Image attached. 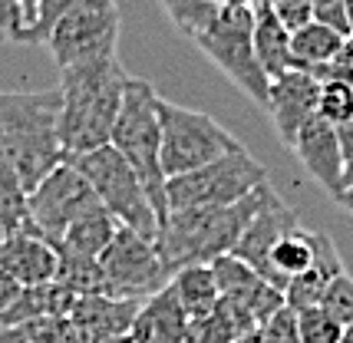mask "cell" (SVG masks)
<instances>
[{"instance_id":"cell-13","label":"cell","mask_w":353,"mask_h":343,"mask_svg":"<svg viewBox=\"0 0 353 343\" xmlns=\"http://www.w3.org/2000/svg\"><path fill=\"white\" fill-rule=\"evenodd\" d=\"M317 96H321V79L304 73V70H291L284 76L271 79L264 110H268V116H271V123L277 129V139L288 149L294 145L304 123L317 116Z\"/></svg>"},{"instance_id":"cell-50","label":"cell","mask_w":353,"mask_h":343,"mask_svg":"<svg viewBox=\"0 0 353 343\" xmlns=\"http://www.w3.org/2000/svg\"><path fill=\"white\" fill-rule=\"evenodd\" d=\"M3 234H7V231H3V228H0V238H3Z\"/></svg>"},{"instance_id":"cell-23","label":"cell","mask_w":353,"mask_h":343,"mask_svg":"<svg viewBox=\"0 0 353 343\" xmlns=\"http://www.w3.org/2000/svg\"><path fill=\"white\" fill-rule=\"evenodd\" d=\"M116 218L106 208H96L86 218H79L70 231L57 241V251L63 258H83V261H99V254L109 248L112 234H116Z\"/></svg>"},{"instance_id":"cell-15","label":"cell","mask_w":353,"mask_h":343,"mask_svg":"<svg viewBox=\"0 0 353 343\" xmlns=\"http://www.w3.org/2000/svg\"><path fill=\"white\" fill-rule=\"evenodd\" d=\"M297 225H301L297 211L277 198V202H271L268 208H261V211L251 218V225L245 228V234L238 238V245L231 251V258L245 261L251 271H258L264 281L271 284V251H274L277 241L288 231H294Z\"/></svg>"},{"instance_id":"cell-35","label":"cell","mask_w":353,"mask_h":343,"mask_svg":"<svg viewBox=\"0 0 353 343\" xmlns=\"http://www.w3.org/2000/svg\"><path fill=\"white\" fill-rule=\"evenodd\" d=\"M0 30L7 33L10 43H30V30H27L20 0H0Z\"/></svg>"},{"instance_id":"cell-25","label":"cell","mask_w":353,"mask_h":343,"mask_svg":"<svg viewBox=\"0 0 353 343\" xmlns=\"http://www.w3.org/2000/svg\"><path fill=\"white\" fill-rule=\"evenodd\" d=\"M251 330H258V324L241 307H234V304L218 297L212 313H205L199 320H188L185 343H234L238 337H245Z\"/></svg>"},{"instance_id":"cell-39","label":"cell","mask_w":353,"mask_h":343,"mask_svg":"<svg viewBox=\"0 0 353 343\" xmlns=\"http://www.w3.org/2000/svg\"><path fill=\"white\" fill-rule=\"evenodd\" d=\"M337 129V142H340V156H343V165H353V116L343 125H334Z\"/></svg>"},{"instance_id":"cell-38","label":"cell","mask_w":353,"mask_h":343,"mask_svg":"<svg viewBox=\"0 0 353 343\" xmlns=\"http://www.w3.org/2000/svg\"><path fill=\"white\" fill-rule=\"evenodd\" d=\"M323 83V79H337V83H347L353 90V33L343 40V47H340V53H337V60L330 63L327 70H323L321 76H317Z\"/></svg>"},{"instance_id":"cell-48","label":"cell","mask_w":353,"mask_h":343,"mask_svg":"<svg viewBox=\"0 0 353 343\" xmlns=\"http://www.w3.org/2000/svg\"><path fill=\"white\" fill-rule=\"evenodd\" d=\"M3 43H10V40H7V33L0 30V47H3Z\"/></svg>"},{"instance_id":"cell-30","label":"cell","mask_w":353,"mask_h":343,"mask_svg":"<svg viewBox=\"0 0 353 343\" xmlns=\"http://www.w3.org/2000/svg\"><path fill=\"white\" fill-rule=\"evenodd\" d=\"M297 313V333H301V343H340L343 340V324L337 317L323 311L321 304L317 307H304Z\"/></svg>"},{"instance_id":"cell-10","label":"cell","mask_w":353,"mask_h":343,"mask_svg":"<svg viewBox=\"0 0 353 343\" xmlns=\"http://www.w3.org/2000/svg\"><path fill=\"white\" fill-rule=\"evenodd\" d=\"M99 274H103V297L112 300H149L165 291L172 271L165 267L155 241L139 238L129 228H116L109 248L99 254Z\"/></svg>"},{"instance_id":"cell-46","label":"cell","mask_w":353,"mask_h":343,"mask_svg":"<svg viewBox=\"0 0 353 343\" xmlns=\"http://www.w3.org/2000/svg\"><path fill=\"white\" fill-rule=\"evenodd\" d=\"M347 20H350V33H353V0H347Z\"/></svg>"},{"instance_id":"cell-42","label":"cell","mask_w":353,"mask_h":343,"mask_svg":"<svg viewBox=\"0 0 353 343\" xmlns=\"http://www.w3.org/2000/svg\"><path fill=\"white\" fill-rule=\"evenodd\" d=\"M218 10H245V7H251L254 0H212Z\"/></svg>"},{"instance_id":"cell-5","label":"cell","mask_w":353,"mask_h":343,"mask_svg":"<svg viewBox=\"0 0 353 343\" xmlns=\"http://www.w3.org/2000/svg\"><path fill=\"white\" fill-rule=\"evenodd\" d=\"M63 162L73 165L90 182L99 205L116 218V225L136 231L145 241L159 238V215H155L152 202H149V195L139 182V175L132 172V165L112 145H103L96 152H86V156H66Z\"/></svg>"},{"instance_id":"cell-33","label":"cell","mask_w":353,"mask_h":343,"mask_svg":"<svg viewBox=\"0 0 353 343\" xmlns=\"http://www.w3.org/2000/svg\"><path fill=\"white\" fill-rule=\"evenodd\" d=\"M261 343H301V333H297V313L291 307H281L274 317H268L261 327Z\"/></svg>"},{"instance_id":"cell-40","label":"cell","mask_w":353,"mask_h":343,"mask_svg":"<svg viewBox=\"0 0 353 343\" xmlns=\"http://www.w3.org/2000/svg\"><path fill=\"white\" fill-rule=\"evenodd\" d=\"M17 294H20V284H17L10 274H3V271H0V317L10 311V304L17 300Z\"/></svg>"},{"instance_id":"cell-26","label":"cell","mask_w":353,"mask_h":343,"mask_svg":"<svg viewBox=\"0 0 353 343\" xmlns=\"http://www.w3.org/2000/svg\"><path fill=\"white\" fill-rule=\"evenodd\" d=\"M169 287L175 291L182 311L188 313V320H199V317L215 311L218 284H215V274H212V264H188L182 271H175Z\"/></svg>"},{"instance_id":"cell-9","label":"cell","mask_w":353,"mask_h":343,"mask_svg":"<svg viewBox=\"0 0 353 343\" xmlns=\"http://www.w3.org/2000/svg\"><path fill=\"white\" fill-rule=\"evenodd\" d=\"M119 3L116 0H79L73 10L53 23L46 33V50L57 63V70L79 66L90 60L116 56L119 43Z\"/></svg>"},{"instance_id":"cell-1","label":"cell","mask_w":353,"mask_h":343,"mask_svg":"<svg viewBox=\"0 0 353 343\" xmlns=\"http://www.w3.org/2000/svg\"><path fill=\"white\" fill-rule=\"evenodd\" d=\"M129 73L119 56L90 60L60 70V145L66 156H86L109 145L112 125L123 106Z\"/></svg>"},{"instance_id":"cell-47","label":"cell","mask_w":353,"mask_h":343,"mask_svg":"<svg viewBox=\"0 0 353 343\" xmlns=\"http://www.w3.org/2000/svg\"><path fill=\"white\" fill-rule=\"evenodd\" d=\"M340 343H353V327L343 330V340H340Z\"/></svg>"},{"instance_id":"cell-12","label":"cell","mask_w":353,"mask_h":343,"mask_svg":"<svg viewBox=\"0 0 353 343\" xmlns=\"http://www.w3.org/2000/svg\"><path fill=\"white\" fill-rule=\"evenodd\" d=\"M212 274H215V284H218V297L234 304V307H241L258 327L268 317H274L281 307H288L284 294L277 291L274 284H268L258 271H251L245 261H238L231 254L212 261Z\"/></svg>"},{"instance_id":"cell-19","label":"cell","mask_w":353,"mask_h":343,"mask_svg":"<svg viewBox=\"0 0 353 343\" xmlns=\"http://www.w3.org/2000/svg\"><path fill=\"white\" fill-rule=\"evenodd\" d=\"M251 20H254V53H258L264 76L277 79V76H284V73H291L294 70L291 30L277 20L274 10L264 0L251 3Z\"/></svg>"},{"instance_id":"cell-21","label":"cell","mask_w":353,"mask_h":343,"mask_svg":"<svg viewBox=\"0 0 353 343\" xmlns=\"http://www.w3.org/2000/svg\"><path fill=\"white\" fill-rule=\"evenodd\" d=\"M321 241H323L321 231H310L304 225H297L294 231H288L274 245V251H271V284H274L281 294L288 291V284L294 278H301L317 261Z\"/></svg>"},{"instance_id":"cell-36","label":"cell","mask_w":353,"mask_h":343,"mask_svg":"<svg viewBox=\"0 0 353 343\" xmlns=\"http://www.w3.org/2000/svg\"><path fill=\"white\" fill-rule=\"evenodd\" d=\"M288 30H301L310 23V0H264Z\"/></svg>"},{"instance_id":"cell-2","label":"cell","mask_w":353,"mask_h":343,"mask_svg":"<svg viewBox=\"0 0 353 343\" xmlns=\"http://www.w3.org/2000/svg\"><path fill=\"white\" fill-rule=\"evenodd\" d=\"M274 188L264 182L254 188L248 198L228 205V208H185V211H169L159 225L155 248L172 274L188 264H212L234 251L238 238L245 234L251 218L277 202Z\"/></svg>"},{"instance_id":"cell-11","label":"cell","mask_w":353,"mask_h":343,"mask_svg":"<svg viewBox=\"0 0 353 343\" xmlns=\"http://www.w3.org/2000/svg\"><path fill=\"white\" fill-rule=\"evenodd\" d=\"M96 208H103V205L90 188V182L73 165L60 162L27 195V228H33L50 245H57L79 218H86Z\"/></svg>"},{"instance_id":"cell-44","label":"cell","mask_w":353,"mask_h":343,"mask_svg":"<svg viewBox=\"0 0 353 343\" xmlns=\"http://www.w3.org/2000/svg\"><path fill=\"white\" fill-rule=\"evenodd\" d=\"M234 343H261V333H258V330H251V333H245V337H238Z\"/></svg>"},{"instance_id":"cell-3","label":"cell","mask_w":353,"mask_h":343,"mask_svg":"<svg viewBox=\"0 0 353 343\" xmlns=\"http://www.w3.org/2000/svg\"><path fill=\"white\" fill-rule=\"evenodd\" d=\"M57 123H60L57 86L0 93V145L14 162L27 195L63 162Z\"/></svg>"},{"instance_id":"cell-22","label":"cell","mask_w":353,"mask_h":343,"mask_svg":"<svg viewBox=\"0 0 353 343\" xmlns=\"http://www.w3.org/2000/svg\"><path fill=\"white\" fill-rule=\"evenodd\" d=\"M73 304H77V294H70L57 281L37 284V287H20L10 311L0 317V330L27 324V320H40V317H70Z\"/></svg>"},{"instance_id":"cell-16","label":"cell","mask_w":353,"mask_h":343,"mask_svg":"<svg viewBox=\"0 0 353 343\" xmlns=\"http://www.w3.org/2000/svg\"><path fill=\"white\" fill-rule=\"evenodd\" d=\"M294 156L301 158V165L310 172V178L330 191L337 198L343 191V156H340V142H337V129L330 123H323L321 116H314L304 123V129L297 132L294 139Z\"/></svg>"},{"instance_id":"cell-37","label":"cell","mask_w":353,"mask_h":343,"mask_svg":"<svg viewBox=\"0 0 353 343\" xmlns=\"http://www.w3.org/2000/svg\"><path fill=\"white\" fill-rule=\"evenodd\" d=\"M77 3L79 0H40V7H37V27H33V43H43L46 33L53 30V23L66 10H73Z\"/></svg>"},{"instance_id":"cell-8","label":"cell","mask_w":353,"mask_h":343,"mask_svg":"<svg viewBox=\"0 0 353 343\" xmlns=\"http://www.w3.org/2000/svg\"><path fill=\"white\" fill-rule=\"evenodd\" d=\"M268 182V169L248 149H238L231 156L218 158L212 165L175 175L165 182V198L169 211L185 208H228V205L248 198L254 188Z\"/></svg>"},{"instance_id":"cell-14","label":"cell","mask_w":353,"mask_h":343,"mask_svg":"<svg viewBox=\"0 0 353 343\" xmlns=\"http://www.w3.org/2000/svg\"><path fill=\"white\" fill-rule=\"evenodd\" d=\"M60 267V251L33 228H14L0 238V271L10 274L20 287H37V284L57 281Z\"/></svg>"},{"instance_id":"cell-7","label":"cell","mask_w":353,"mask_h":343,"mask_svg":"<svg viewBox=\"0 0 353 343\" xmlns=\"http://www.w3.org/2000/svg\"><path fill=\"white\" fill-rule=\"evenodd\" d=\"M195 47L215 63L218 70L241 90V93L254 103V106H268V86L271 79L264 76L258 53H254V20H251V7L245 10H218L215 20L201 33L192 37Z\"/></svg>"},{"instance_id":"cell-29","label":"cell","mask_w":353,"mask_h":343,"mask_svg":"<svg viewBox=\"0 0 353 343\" xmlns=\"http://www.w3.org/2000/svg\"><path fill=\"white\" fill-rule=\"evenodd\" d=\"M159 3L165 7V14H169L172 23L182 33H188V37L201 33L218 14V7L212 0H159Z\"/></svg>"},{"instance_id":"cell-41","label":"cell","mask_w":353,"mask_h":343,"mask_svg":"<svg viewBox=\"0 0 353 343\" xmlns=\"http://www.w3.org/2000/svg\"><path fill=\"white\" fill-rule=\"evenodd\" d=\"M20 7H23V20H27L30 43H33V27H37V7H40V0H20Z\"/></svg>"},{"instance_id":"cell-49","label":"cell","mask_w":353,"mask_h":343,"mask_svg":"<svg viewBox=\"0 0 353 343\" xmlns=\"http://www.w3.org/2000/svg\"><path fill=\"white\" fill-rule=\"evenodd\" d=\"M112 343H129V337H123V340H112Z\"/></svg>"},{"instance_id":"cell-4","label":"cell","mask_w":353,"mask_h":343,"mask_svg":"<svg viewBox=\"0 0 353 343\" xmlns=\"http://www.w3.org/2000/svg\"><path fill=\"white\" fill-rule=\"evenodd\" d=\"M159 99L149 79L129 76L123 93V106L112 125L109 145L132 165L139 182L152 202L159 225L169 215V198H165V172H162V125H159Z\"/></svg>"},{"instance_id":"cell-32","label":"cell","mask_w":353,"mask_h":343,"mask_svg":"<svg viewBox=\"0 0 353 343\" xmlns=\"http://www.w3.org/2000/svg\"><path fill=\"white\" fill-rule=\"evenodd\" d=\"M321 307L330 313V317H337L340 324H343V330L353 327V278L347 274V271L330 284V291L323 294Z\"/></svg>"},{"instance_id":"cell-18","label":"cell","mask_w":353,"mask_h":343,"mask_svg":"<svg viewBox=\"0 0 353 343\" xmlns=\"http://www.w3.org/2000/svg\"><path fill=\"white\" fill-rule=\"evenodd\" d=\"M185 333H188V313L182 311L175 291L165 287L155 297L142 300L129 330V343H185Z\"/></svg>"},{"instance_id":"cell-45","label":"cell","mask_w":353,"mask_h":343,"mask_svg":"<svg viewBox=\"0 0 353 343\" xmlns=\"http://www.w3.org/2000/svg\"><path fill=\"white\" fill-rule=\"evenodd\" d=\"M343 188H353V165L343 169Z\"/></svg>"},{"instance_id":"cell-24","label":"cell","mask_w":353,"mask_h":343,"mask_svg":"<svg viewBox=\"0 0 353 343\" xmlns=\"http://www.w3.org/2000/svg\"><path fill=\"white\" fill-rule=\"evenodd\" d=\"M347 37L327 30L321 23L310 20L307 27L291 33V56H294V70H304L310 76H321L330 63L337 60L340 47H343Z\"/></svg>"},{"instance_id":"cell-17","label":"cell","mask_w":353,"mask_h":343,"mask_svg":"<svg viewBox=\"0 0 353 343\" xmlns=\"http://www.w3.org/2000/svg\"><path fill=\"white\" fill-rule=\"evenodd\" d=\"M139 307L142 304H136V300H112L103 294H90L77 297L70 320L77 327L79 343H112L129 337Z\"/></svg>"},{"instance_id":"cell-31","label":"cell","mask_w":353,"mask_h":343,"mask_svg":"<svg viewBox=\"0 0 353 343\" xmlns=\"http://www.w3.org/2000/svg\"><path fill=\"white\" fill-rule=\"evenodd\" d=\"M317 116L330 125H343L353 116V90L337 79H323L317 96Z\"/></svg>"},{"instance_id":"cell-34","label":"cell","mask_w":353,"mask_h":343,"mask_svg":"<svg viewBox=\"0 0 353 343\" xmlns=\"http://www.w3.org/2000/svg\"><path fill=\"white\" fill-rule=\"evenodd\" d=\"M310 20L327 30L350 37V20H347V0H310Z\"/></svg>"},{"instance_id":"cell-28","label":"cell","mask_w":353,"mask_h":343,"mask_svg":"<svg viewBox=\"0 0 353 343\" xmlns=\"http://www.w3.org/2000/svg\"><path fill=\"white\" fill-rule=\"evenodd\" d=\"M0 343H79L70 317H40L0 330Z\"/></svg>"},{"instance_id":"cell-6","label":"cell","mask_w":353,"mask_h":343,"mask_svg":"<svg viewBox=\"0 0 353 343\" xmlns=\"http://www.w3.org/2000/svg\"><path fill=\"white\" fill-rule=\"evenodd\" d=\"M159 125H162V172L165 178L212 165L218 158L245 149L225 125H218L208 112L188 110L169 99H159Z\"/></svg>"},{"instance_id":"cell-20","label":"cell","mask_w":353,"mask_h":343,"mask_svg":"<svg viewBox=\"0 0 353 343\" xmlns=\"http://www.w3.org/2000/svg\"><path fill=\"white\" fill-rule=\"evenodd\" d=\"M340 274H343L340 251H337V245L330 241V234H323L317 261H314V264H310L301 278H294V281L288 284V291H284V304H288L291 311L317 307V304L323 300V294L330 291V284L337 281Z\"/></svg>"},{"instance_id":"cell-27","label":"cell","mask_w":353,"mask_h":343,"mask_svg":"<svg viewBox=\"0 0 353 343\" xmlns=\"http://www.w3.org/2000/svg\"><path fill=\"white\" fill-rule=\"evenodd\" d=\"M27 225V188L17 175L10 156L0 145V228L14 231Z\"/></svg>"},{"instance_id":"cell-43","label":"cell","mask_w":353,"mask_h":343,"mask_svg":"<svg viewBox=\"0 0 353 343\" xmlns=\"http://www.w3.org/2000/svg\"><path fill=\"white\" fill-rule=\"evenodd\" d=\"M337 202H340V208H347V211L353 215V188H343V191L337 195Z\"/></svg>"}]
</instances>
